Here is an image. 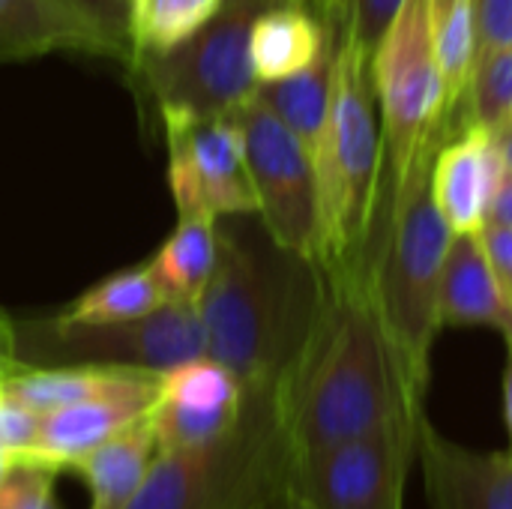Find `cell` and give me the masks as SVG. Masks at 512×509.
<instances>
[{
    "mask_svg": "<svg viewBox=\"0 0 512 509\" xmlns=\"http://www.w3.org/2000/svg\"><path fill=\"white\" fill-rule=\"evenodd\" d=\"M219 252L198 297L207 357L222 363L243 390L279 393L315 336L327 303L321 267L279 246L258 213L216 219Z\"/></svg>",
    "mask_w": 512,
    "mask_h": 509,
    "instance_id": "6da1fadb",
    "label": "cell"
},
{
    "mask_svg": "<svg viewBox=\"0 0 512 509\" xmlns=\"http://www.w3.org/2000/svg\"><path fill=\"white\" fill-rule=\"evenodd\" d=\"M420 411L426 399L408 387L393 357L372 285L327 282L321 321L285 393L294 459Z\"/></svg>",
    "mask_w": 512,
    "mask_h": 509,
    "instance_id": "7a4b0ae2",
    "label": "cell"
},
{
    "mask_svg": "<svg viewBox=\"0 0 512 509\" xmlns=\"http://www.w3.org/2000/svg\"><path fill=\"white\" fill-rule=\"evenodd\" d=\"M372 54L336 27V75L315 156L318 267L327 282L372 285V237L384 201V132Z\"/></svg>",
    "mask_w": 512,
    "mask_h": 509,
    "instance_id": "3957f363",
    "label": "cell"
},
{
    "mask_svg": "<svg viewBox=\"0 0 512 509\" xmlns=\"http://www.w3.org/2000/svg\"><path fill=\"white\" fill-rule=\"evenodd\" d=\"M429 171L432 159L420 162L384 201L372 240V303L408 387L423 399L441 330V273L453 243V228L432 198Z\"/></svg>",
    "mask_w": 512,
    "mask_h": 509,
    "instance_id": "277c9868",
    "label": "cell"
},
{
    "mask_svg": "<svg viewBox=\"0 0 512 509\" xmlns=\"http://www.w3.org/2000/svg\"><path fill=\"white\" fill-rule=\"evenodd\" d=\"M291 471L282 396L246 390L243 414L225 435L156 453L129 509H288Z\"/></svg>",
    "mask_w": 512,
    "mask_h": 509,
    "instance_id": "5b68a950",
    "label": "cell"
},
{
    "mask_svg": "<svg viewBox=\"0 0 512 509\" xmlns=\"http://www.w3.org/2000/svg\"><path fill=\"white\" fill-rule=\"evenodd\" d=\"M372 84L384 132V201L447 138L444 75L426 0H405L372 51Z\"/></svg>",
    "mask_w": 512,
    "mask_h": 509,
    "instance_id": "8992f818",
    "label": "cell"
},
{
    "mask_svg": "<svg viewBox=\"0 0 512 509\" xmlns=\"http://www.w3.org/2000/svg\"><path fill=\"white\" fill-rule=\"evenodd\" d=\"M276 0H225L219 15L183 45L126 66L159 120H210L237 114L258 87L249 33L255 15Z\"/></svg>",
    "mask_w": 512,
    "mask_h": 509,
    "instance_id": "52a82bcc",
    "label": "cell"
},
{
    "mask_svg": "<svg viewBox=\"0 0 512 509\" xmlns=\"http://www.w3.org/2000/svg\"><path fill=\"white\" fill-rule=\"evenodd\" d=\"M21 366H108L168 372L207 354L195 303L171 300L153 315L114 324H75L57 312L15 321Z\"/></svg>",
    "mask_w": 512,
    "mask_h": 509,
    "instance_id": "ba28073f",
    "label": "cell"
},
{
    "mask_svg": "<svg viewBox=\"0 0 512 509\" xmlns=\"http://www.w3.org/2000/svg\"><path fill=\"white\" fill-rule=\"evenodd\" d=\"M426 411L369 435L294 459L291 504L300 509H405V483L417 459Z\"/></svg>",
    "mask_w": 512,
    "mask_h": 509,
    "instance_id": "9c48e42d",
    "label": "cell"
},
{
    "mask_svg": "<svg viewBox=\"0 0 512 509\" xmlns=\"http://www.w3.org/2000/svg\"><path fill=\"white\" fill-rule=\"evenodd\" d=\"M234 117L243 129L258 219L279 246L318 264V180L312 156L261 99L252 96Z\"/></svg>",
    "mask_w": 512,
    "mask_h": 509,
    "instance_id": "30bf717a",
    "label": "cell"
},
{
    "mask_svg": "<svg viewBox=\"0 0 512 509\" xmlns=\"http://www.w3.org/2000/svg\"><path fill=\"white\" fill-rule=\"evenodd\" d=\"M168 141V192L177 216L258 213L237 117L162 120Z\"/></svg>",
    "mask_w": 512,
    "mask_h": 509,
    "instance_id": "8fae6325",
    "label": "cell"
},
{
    "mask_svg": "<svg viewBox=\"0 0 512 509\" xmlns=\"http://www.w3.org/2000/svg\"><path fill=\"white\" fill-rule=\"evenodd\" d=\"M243 384L213 357L201 354L159 375L156 399L147 411L156 447L183 450L225 435L243 414Z\"/></svg>",
    "mask_w": 512,
    "mask_h": 509,
    "instance_id": "7c38bea8",
    "label": "cell"
},
{
    "mask_svg": "<svg viewBox=\"0 0 512 509\" xmlns=\"http://www.w3.org/2000/svg\"><path fill=\"white\" fill-rule=\"evenodd\" d=\"M504 171L507 162L501 156L495 129L486 123L468 120L456 138H444L432 156L429 186L453 234L483 231L492 195L498 192Z\"/></svg>",
    "mask_w": 512,
    "mask_h": 509,
    "instance_id": "4fadbf2b",
    "label": "cell"
},
{
    "mask_svg": "<svg viewBox=\"0 0 512 509\" xmlns=\"http://www.w3.org/2000/svg\"><path fill=\"white\" fill-rule=\"evenodd\" d=\"M417 462L432 509H512V453H477L420 423Z\"/></svg>",
    "mask_w": 512,
    "mask_h": 509,
    "instance_id": "5bb4252c",
    "label": "cell"
},
{
    "mask_svg": "<svg viewBox=\"0 0 512 509\" xmlns=\"http://www.w3.org/2000/svg\"><path fill=\"white\" fill-rule=\"evenodd\" d=\"M90 54L123 63L117 45L66 0H0V63Z\"/></svg>",
    "mask_w": 512,
    "mask_h": 509,
    "instance_id": "9a60e30c",
    "label": "cell"
},
{
    "mask_svg": "<svg viewBox=\"0 0 512 509\" xmlns=\"http://www.w3.org/2000/svg\"><path fill=\"white\" fill-rule=\"evenodd\" d=\"M156 390L96 396V399L42 414L39 438H36L30 462L45 465L51 471H66L78 456H84L87 450L99 447L102 441H108L111 435H117L138 417H144L156 399Z\"/></svg>",
    "mask_w": 512,
    "mask_h": 509,
    "instance_id": "2e32d148",
    "label": "cell"
},
{
    "mask_svg": "<svg viewBox=\"0 0 512 509\" xmlns=\"http://www.w3.org/2000/svg\"><path fill=\"white\" fill-rule=\"evenodd\" d=\"M336 24L318 9L297 0H276L264 6L249 33V54L258 84L279 81L309 69L333 42Z\"/></svg>",
    "mask_w": 512,
    "mask_h": 509,
    "instance_id": "e0dca14e",
    "label": "cell"
},
{
    "mask_svg": "<svg viewBox=\"0 0 512 509\" xmlns=\"http://www.w3.org/2000/svg\"><path fill=\"white\" fill-rule=\"evenodd\" d=\"M441 327H495L512 333V303L507 300L480 234H453L441 273Z\"/></svg>",
    "mask_w": 512,
    "mask_h": 509,
    "instance_id": "ac0fdd59",
    "label": "cell"
},
{
    "mask_svg": "<svg viewBox=\"0 0 512 509\" xmlns=\"http://www.w3.org/2000/svg\"><path fill=\"white\" fill-rule=\"evenodd\" d=\"M0 387L42 417L96 396L156 390L159 372L108 366H15Z\"/></svg>",
    "mask_w": 512,
    "mask_h": 509,
    "instance_id": "d6986e66",
    "label": "cell"
},
{
    "mask_svg": "<svg viewBox=\"0 0 512 509\" xmlns=\"http://www.w3.org/2000/svg\"><path fill=\"white\" fill-rule=\"evenodd\" d=\"M156 453V435L150 417L144 414L99 447L78 456L66 471L84 480L90 492V509H129Z\"/></svg>",
    "mask_w": 512,
    "mask_h": 509,
    "instance_id": "ffe728a7",
    "label": "cell"
},
{
    "mask_svg": "<svg viewBox=\"0 0 512 509\" xmlns=\"http://www.w3.org/2000/svg\"><path fill=\"white\" fill-rule=\"evenodd\" d=\"M333 75H336V36L309 69L255 87V99H261L297 135V141L312 156V165L333 105Z\"/></svg>",
    "mask_w": 512,
    "mask_h": 509,
    "instance_id": "44dd1931",
    "label": "cell"
},
{
    "mask_svg": "<svg viewBox=\"0 0 512 509\" xmlns=\"http://www.w3.org/2000/svg\"><path fill=\"white\" fill-rule=\"evenodd\" d=\"M219 252V231L213 216H180L177 228L150 258L153 273L171 300L198 303L204 294Z\"/></svg>",
    "mask_w": 512,
    "mask_h": 509,
    "instance_id": "7402d4cb",
    "label": "cell"
},
{
    "mask_svg": "<svg viewBox=\"0 0 512 509\" xmlns=\"http://www.w3.org/2000/svg\"><path fill=\"white\" fill-rule=\"evenodd\" d=\"M168 303H171V294L165 291L153 267L138 264L90 285L81 297H75L57 315L75 324H114V321H135V318L153 315L156 309Z\"/></svg>",
    "mask_w": 512,
    "mask_h": 509,
    "instance_id": "603a6c76",
    "label": "cell"
},
{
    "mask_svg": "<svg viewBox=\"0 0 512 509\" xmlns=\"http://www.w3.org/2000/svg\"><path fill=\"white\" fill-rule=\"evenodd\" d=\"M222 6L225 0H126L129 63L183 45L207 27Z\"/></svg>",
    "mask_w": 512,
    "mask_h": 509,
    "instance_id": "cb8c5ba5",
    "label": "cell"
},
{
    "mask_svg": "<svg viewBox=\"0 0 512 509\" xmlns=\"http://www.w3.org/2000/svg\"><path fill=\"white\" fill-rule=\"evenodd\" d=\"M468 117L486 123L489 129L512 123V48L477 54Z\"/></svg>",
    "mask_w": 512,
    "mask_h": 509,
    "instance_id": "d4e9b609",
    "label": "cell"
},
{
    "mask_svg": "<svg viewBox=\"0 0 512 509\" xmlns=\"http://www.w3.org/2000/svg\"><path fill=\"white\" fill-rule=\"evenodd\" d=\"M405 0H333V24L369 54Z\"/></svg>",
    "mask_w": 512,
    "mask_h": 509,
    "instance_id": "484cf974",
    "label": "cell"
},
{
    "mask_svg": "<svg viewBox=\"0 0 512 509\" xmlns=\"http://www.w3.org/2000/svg\"><path fill=\"white\" fill-rule=\"evenodd\" d=\"M54 474L45 465L18 462L0 477V509H60Z\"/></svg>",
    "mask_w": 512,
    "mask_h": 509,
    "instance_id": "4316f807",
    "label": "cell"
},
{
    "mask_svg": "<svg viewBox=\"0 0 512 509\" xmlns=\"http://www.w3.org/2000/svg\"><path fill=\"white\" fill-rule=\"evenodd\" d=\"M39 420L42 417L36 411H30L0 387V453L12 465L30 462L39 438Z\"/></svg>",
    "mask_w": 512,
    "mask_h": 509,
    "instance_id": "83f0119b",
    "label": "cell"
},
{
    "mask_svg": "<svg viewBox=\"0 0 512 509\" xmlns=\"http://www.w3.org/2000/svg\"><path fill=\"white\" fill-rule=\"evenodd\" d=\"M477 54L512 48V0H474Z\"/></svg>",
    "mask_w": 512,
    "mask_h": 509,
    "instance_id": "f1b7e54d",
    "label": "cell"
},
{
    "mask_svg": "<svg viewBox=\"0 0 512 509\" xmlns=\"http://www.w3.org/2000/svg\"><path fill=\"white\" fill-rule=\"evenodd\" d=\"M84 18H90L123 54V66L129 63V36H126V0H66Z\"/></svg>",
    "mask_w": 512,
    "mask_h": 509,
    "instance_id": "f546056e",
    "label": "cell"
},
{
    "mask_svg": "<svg viewBox=\"0 0 512 509\" xmlns=\"http://www.w3.org/2000/svg\"><path fill=\"white\" fill-rule=\"evenodd\" d=\"M483 249L489 255V264L507 294V300L512 303V228L504 225H483L480 231Z\"/></svg>",
    "mask_w": 512,
    "mask_h": 509,
    "instance_id": "4dcf8cb0",
    "label": "cell"
},
{
    "mask_svg": "<svg viewBox=\"0 0 512 509\" xmlns=\"http://www.w3.org/2000/svg\"><path fill=\"white\" fill-rule=\"evenodd\" d=\"M486 225H504L512 228V171L507 168L501 183H498V192L492 195V204H489V213H486Z\"/></svg>",
    "mask_w": 512,
    "mask_h": 509,
    "instance_id": "1f68e13d",
    "label": "cell"
},
{
    "mask_svg": "<svg viewBox=\"0 0 512 509\" xmlns=\"http://www.w3.org/2000/svg\"><path fill=\"white\" fill-rule=\"evenodd\" d=\"M15 366H21V363H18V336H15V321L0 309V384H3V378H6Z\"/></svg>",
    "mask_w": 512,
    "mask_h": 509,
    "instance_id": "d6a6232c",
    "label": "cell"
},
{
    "mask_svg": "<svg viewBox=\"0 0 512 509\" xmlns=\"http://www.w3.org/2000/svg\"><path fill=\"white\" fill-rule=\"evenodd\" d=\"M507 339V369H504V420H507V435H510V453H512V333Z\"/></svg>",
    "mask_w": 512,
    "mask_h": 509,
    "instance_id": "836d02e7",
    "label": "cell"
},
{
    "mask_svg": "<svg viewBox=\"0 0 512 509\" xmlns=\"http://www.w3.org/2000/svg\"><path fill=\"white\" fill-rule=\"evenodd\" d=\"M495 138H498V147H501V156H504L507 168L512 171V123L501 126V129H495Z\"/></svg>",
    "mask_w": 512,
    "mask_h": 509,
    "instance_id": "e575fe53",
    "label": "cell"
},
{
    "mask_svg": "<svg viewBox=\"0 0 512 509\" xmlns=\"http://www.w3.org/2000/svg\"><path fill=\"white\" fill-rule=\"evenodd\" d=\"M297 3H306V6H312V9H318V12L333 24V0H297Z\"/></svg>",
    "mask_w": 512,
    "mask_h": 509,
    "instance_id": "d590c367",
    "label": "cell"
},
{
    "mask_svg": "<svg viewBox=\"0 0 512 509\" xmlns=\"http://www.w3.org/2000/svg\"><path fill=\"white\" fill-rule=\"evenodd\" d=\"M9 468H12V462H9V459H6V456L0 453V477H3V474H6Z\"/></svg>",
    "mask_w": 512,
    "mask_h": 509,
    "instance_id": "8d00e7d4",
    "label": "cell"
},
{
    "mask_svg": "<svg viewBox=\"0 0 512 509\" xmlns=\"http://www.w3.org/2000/svg\"><path fill=\"white\" fill-rule=\"evenodd\" d=\"M288 509H300V507H297V504H291V507H288Z\"/></svg>",
    "mask_w": 512,
    "mask_h": 509,
    "instance_id": "74e56055",
    "label": "cell"
}]
</instances>
